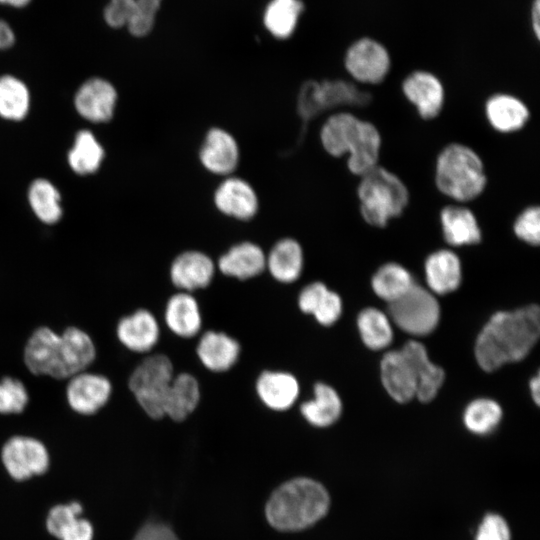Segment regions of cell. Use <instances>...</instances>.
Returning <instances> with one entry per match:
<instances>
[{"mask_svg": "<svg viewBox=\"0 0 540 540\" xmlns=\"http://www.w3.org/2000/svg\"><path fill=\"white\" fill-rule=\"evenodd\" d=\"M240 350L236 339L213 330L205 332L196 347L199 360L212 372L228 371L236 364Z\"/></svg>", "mask_w": 540, "mask_h": 540, "instance_id": "24", "label": "cell"}, {"mask_svg": "<svg viewBox=\"0 0 540 540\" xmlns=\"http://www.w3.org/2000/svg\"><path fill=\"white\" fill-rule=\"evenodd\" d=\"M475 540H511L509 525L499 514H486L477 528Z\"/></svg>", "mask_w": 540, "mask_h": 540, "instance_id": "43", "label": "cell"}, {"mask_svg": "<svg viewBox=\"0 0 540 540\" xmlns=\"http://www.w3.org/2000/svg\"><path fill=\"white\" fill-rule=\"evenodd\" d=\"M540 313L537 305L494 314L479 333L475 356L485 371L527 356L538 340Z\"/></svg>", "mask_w": 540, "mask_h": 540, "instance_id": "2", "label": "cell"}, {"mask_svg": "<svg viewBox=\"0 0 540 540\" xmlns=\"http://www.w3.org/2000/svg\"><path fill=\"white\" fill-rule=\"evenodd\" d=\"M381 378L386 391L395 401L405 403L416 397L414 369L402 350L390 351L383 356Z\"/></svg>", "mask_w": 540, "mask_h": 540, "instance_id": "21", "label": "cell"}, {"mask_svg": "<svg viewBox=\"0 0 540 540\" xmlns=\"http://www.w3.org/2000/svg\"><path fill=\"white\" fill-rule=\"evenodd\" d=\"M217 265L224 275L247 280L266 269V255L259 245L244 241L233 245L221 255Z\"/></svg>", "mask_w": 540, "mask_h": 540, "instance_id": "23", "label": "cell"}, {"mask_svg": "<svg viewBox=\"0 0 540 540\" xmlns=\"http://www.w3.org/2000/svg\"><path fill=\"white\" fill-rule=\"evenodd\" d=\"M343 66L354 83L377 85L389 75L392 57L380 39L362 35L348 45L343 55Z\"/></svg>", "mask_w": 540, "mask_h": 540, "instance_id": "9", "label": "cell"}, {"mask_svg": "<svg viewBox=\"0 0 540 540\" xmlns=\"http://www.w3.org/2000/svg\"><path fill=\"white\" fill-rule=\"evenodd\" d=\"M239 146L231 133L223 128L209 129L199 149V161L210 173L230 176L239 163Z\"/></svg>", "mask_w": 540, "mask_h": 540, "instance_id": "15", "label": "cell"}, {"mask_svg": "<svg viewBox=\"0 0 540 540\" xmlns=\"http://www.w3.org/2000/svg\"><path fill=\"white\" fill-rule=\"evenodd\" d=\"M328 288L321 282H313L305 286L298 296V307L305 314H311L327 292Z\"/></svg>", "mask_w": 540, "mask_h": 540, "instance_id": "45", "label": "cell"}, {"mask_svg": "<svg viewBox=\"0 0 540 540\" xmlns=\"http://www.w3.org/2000/svg\"><path fill=\"white\" fill-rule=\"evenodd\" d=\"M323 149L332 157L347 156V168L362 176L379 165L382 137L379 129L350 111L330 115L319 133Z\"/></svg>", "mask_w": 540, "mask_h": 540, "instance_id": "3", "label": "cell"}, {"mask_svg": "<svg viewBox=\"0 0 540 540\" xmlns=\"http://www.w3.org/2000/svg\"><path fill=\"white\" fill-rule=\"evenodd\" d=\"M530 391L533 400L538 405L540 400V378L539 375L533 377L530 381Z\"/></svg>", "mask_w": 540, "mask_h": 540, "instance_id": "49", "label": "cell"}, {"mask_svg": "<svg viewBox=\"0 0 540 540\" xmlns=\"http://www.w3.org/2000/svg\"><path fill=\"white\" fill-rule=\"evenodd\" d=\"M304 255L300 243L293 238L277 241L266 255V268L278 282L290 284L296 281L303 269Z\"/></svg>", "mask_w": 540, "mask_h": 540, "instance_id": "28", "label": "cell"}, {"mask_svg": "<svg viewBox=\"0 0 540 540\" xmlns=\"http://www.w3.org/2000/svg\"><path fill=\"white\" fill-rule=\"evenodd\" d=\"M32 0H0V4L14 8H23L30 4Z\"/></svg>", "mask_w": 540, "mask_h": 540, "instance_id": "50", "label": "cell"}, {"mask_svg": "<svg viewBox=\"0 0 540 540\" xmlns=\"http://www.w3.org/2000/svg\"><path fill=\"white\" fill-rule=\"evenodd\" d=\"M255 389L261 402L273 411H286L296 402L300 386L297 378L284 371H264Z\"/></svg>", "mask_w": 540, "mask_h": 540, "instance_id": "22", "label": "cell"}, {"mask_svg": "<svg viewBox=\"0 0 540 540\" xmlns=\"http://www.w3.org/2000/svg\"><path fill=\"white\" fill-rule=\"evenodd\" d=\"M15 43V33L10 24L0 19V50L8 49Z\"/></svg>", "mask_w": 540, "mask_h": 540, "instance_id": "48", "label": "cell"}, {"mask_svg": "<svg viewBox=\"0 0 540 540\" xmlns=\"http://www.w3.org/2000/svg\"><path fill=\"white\" fill-rule=\"evenodd\" d=\"M501 417L502 410L497 402L480 398L468 404L463 414V421L472 433L486 435L497 427Z\"/></svg>", "mask_w": 540, "mask_h": 540, "instance_id": "38", "label": "cell"}, {"mask_svg": "<svg viewBox=\"0 0 540 540\" xmlns=\"http://www.w3.org/2000/svg\"><path fill=\"white\" fill-rule=\"evenodd\" d=\"M391 320L404 332L415 336L431 333L440 318V307L431 292L414 284L403 296L389 303Z\"/></svg>", "mask_w": 540, "mask_h": 540, "instance_id": "10", "label": "cell"}, {"mask_svg": "<svg viewBox=\"0 0 540 540\" xmlns=\"http://www.w3.org/2000/svg\"><path fill=\"white\" fill-rule=\"evenodd\" d=\"M424 271L429 288L436 294L450 293L460 285L461 261L452 250L440 249L431 253L425 260Z\"/></svg>", "mask_w": 540, "mask_h": 540, "instance_id": "25", "label": "cell"}, {"mask_svg": "<svg viewBox=\"0 0 540 540\" xmlns=\"http://www.w3.org/2000/svg\"><path fill=\"white\" fill-rule=\"evenodd\" d=\"M304 11L302 0H269L263 10L262 23L273 38L286 40L296 32Z\"/></svg>", "mask_w": 540, "mask_h": 540, "instance_id": "29", "label": "cell"}, {"mask_svg": "<svg viewBox=\"0 0 540 540\" xmlns=\"http://www.w3.org/2000/svg\"><path fill=\"white\" fill-rule=\"evenodd\" d=\"M164 318L170 331L181 338L194 337L202 326L198 302L189 292L182 291L168 299Z\"/></svg>", "mask_w": 540, "mask_h": 540, "instance_id": "27", "label": "cell"}, {"mask_svg": "<svg viewBox=\"0 0 540 540\" xmlns=\"http://www.w3.org/2000/svg\"><path fill=\"white\" fill-rule=\"evenodd\" d=\"M401 91L424 120L440 115L445 104V88L441 79L426 69H416L405 76Z\"/></svg>", "mask_w": 540, "mask_h": 540, "instance_id": "12", "label": "cell"}, {"mask_svg": "<svg viewBox=\"0 0 540 540\" xmlns=\"http://www.w3.org/2000/svg\"><path fill=\"white\" fill-rule=\"evenodd\" d=\"M414 284L410 272L395 262L379 267L372 278L374 292L389 303L403 296Z\"/></svg>", "mask_w": 540, "mask_h": 540, "instance_id": "33", "label": "cell"}, {"mask_svg": "<svg viewBox=\"0 0 540 540\" xmlns=\"http://www.w3.org/2000/svg\"><path fill=\"white\" fill-rule=\"evenodd\" d=\"M342 312V301L340 296L329 289L317 304L312 315L317 322L324 326L334 324Z\"/></svg>", "mask_w": 540, "mask_h": 540, "instance_id": "44", "label": "cell"}, {"mask_svg": "<svg viewBox=\"0 0 540 540\" xmlns=\"http://www.w3.org/2000/svg\"><path fill=\"white\" fill-rule=\"evenodd\" d=\"M200 401V387L197 379L189 373L173 377L168 388L164 415L174 421L185 420Z\"/></svg>", "mask_w": 540, "mask_h": 540, "instance_id": "31", "label": "cell"}, {"mask_svg": "<svg viewBox=\"0 0 540 540\" xmlns=\"http://www.w3.org/2000/svg\"><path fill=\"white\" fill-rule=\"evenodd\" d=\"M135 9V0H109L103 10V19L111 28H126Z\"/></svg>", "mask_w": 540, "mask_h": 540, "instance_id": "42", "label": "cell"}, {"mask_svg": "<svg viewBox=\"0 0 540 540\" xmlns=\"http://www.w3.org/2000/svg\"><path fill=\"white\" fill-rule=\"evenodd\" d=\"M313 394V399L303 402L300 407L304 419L319 428L335 423L342 412V402L335 389L325 383H317Z\"/></svg>", "mask_w": 540, "mask_h": 540, "instance_id": "32", "label": "cell"}, {"mask_svg": "<svg viewBox=\"0 0 540 540\" xmlns=\"http://www.w3.org/2000/svg\"><path fill=\"white\" fill-rule=\"evenodd\" d=\"M215 265L204 252L188 250L180 253L170 266V279L183 292L207 287L214 276Z\"/></svg>", "mask_w": 540, "mask_h": 540, "instance_id": "17", "label": "cell"}, {"mask_svg": "<svg viewBox=\"0 0 540 540\" xmlns=\"http://www.w3.org/2000/svg\"><path fill=\"white\" fill-rule=\"evenodd\" d=\"M434 182L442 195L465 204L484 192L488 178L480 155L466 144L453 142L437 155Z\"/></svg>", "mask_w": 540, "mask_h": 540, "instance_id": "5", "label": "cell"}, {"mask_svg": "<svg viewBox=\"0 0 540 540\" xmlns=\"http://www.w3.org/2000/svg\"><path fill=\"white\" fill-rule=\"evenodd\" d=\"M173 377V364L164 354L146 357L131 373L129 390L149 417L165 416V399Z\"/></svg>", "mask_w": 540, "mask_h": 540, "instance_id": "8", "label": "cell"}, {"mask_svg": "<svg viewBox=\"0 0 540 540\" xmlns=\"http://www.w3.org/2000/svg\"><path fill=\"white\" fill-rule=\"evenodd\" d=\"M213 202L223 215L241 221L252 219L259 209L258 196L252 185L231 175L217 186Z\"/></svg>", "mask_w": 540, "mask_h": 540, "instance_id": "14", "label": "cell"}, {"mask_svg": "<svg viewBox=\"0 0 540 540\" xmlns=\"http://www.w3.org/2000/svg\"><path fill=\"white\" fill-rule=\"evenodd\" d=\"M133 540H179L173 530L162 523H148L143 526Z\"/></svg>", "mask_w": 540, "mask_h": 540, "instance_id": "46", "label": "cell"}, {"mask_svg": "<svg viewBox=\"0 0 540 540\" xmlns=\"http://www.w3.org/2000/svg\"><path fill=\"white\" fill-rule=\"evenodd\" d=\"M529 24L534 38L540 37V0H532L529 7Z\"/></svg>", "mask_w": 540, "mask_h": 540, "instance_id": "47", "label": "cell"}, {"mask_svg": "<svg viewBox=\"0 0 540 540\" xmlns=\"http://www.w3.org/2000/svg\"><path fill=\"white\" fill-rule=\"evenodd\" d=\"M515 236L521 241L537 246L540 243V208L537 205L525 207L516 216L512 226Z\"/></svg>", "mask_w": 540, "mask_h": 540, "instance_id": "41", "label": "cell"}, {"mask_svg": "<svg viewBox=\"0 0 540 540\" xmlns=\"http://www.w3.org/2000/svg\"><path fill=\"white\" fill-rule=\"evenodd\" d=\"M163 0H135L136 9L126 29L135 37H145L154 29Z\"/></svg>", "mask_w": 540, "mask_h": 540, "instance_id": "40", "label": "cell"}, {"mask_svg": "<svg viewBox=\"0 0 540 540\" xmlns=\"http://www.w3.org/2000/svg\"><path fill=\"white\" fill-rule=\"evenodd\" d=\"M159 335V324L155 316L147 309H138L122 317L116 326L119 342L136 353L150 351L157 344Z\"/></svg>", "mask_w": 540, "mask_h": 540, "instance_id": "19", "label": "cell"}, {"mask_svg": "<svg viewBox=\"0 0 540 540\" xmlns=\"http://www.w3.org/2000/svg\"><path fill=\"white\" fill-rule=\"evenodd\" d=\"M112 394L110 380L100 374L82 371L69 378L65 389L71 410L82 416H91L106 406Z\"/></svg>", "mask_w": 540, "mask_h": 540, "instance_id": "13", "label": "cell"}, {"mask_svg": "<svg viewBox=\"0 0 540 540\" xmlns=\"http://www.w3.org/2000/svg\"><path fill=\"white\" fill-rule=\"evenodd\" d=\"M29 403V393L18 378L5 376L0 379V414H19Z\"/></svg>", "mask_w": 540, "mask_h": 540, "instance_id": "39", "label": "cell"}, {"mask_svg": "<svg viewBox=\"0 0 540 540\" xmlns=\"http://www.w3.org/2000/svg\"><path fill=\"white\" fill-rule=\"evenodd\" d=\"M82 506L78 502L53 507L48 514V531L60 540H92L91 523L80 518Z\"/></svg>", "mask_w": 540, "mask_h": 540, "instance_id": "30", "label": "cell"}, {"mask_svg": "<svg viewBox=\"0 0 540 540\" xmlns=\"http://www.w3.org/2000/svg\"><path fill=\"white\" fill-rule=\"evenodd\" d=\"M358 330L363 343L372 350L387 347L393 338L388 316L376 308H366L358 316Z\"/></svg>", "mask_w": 540, "mask_h": 540, "instance_id": "34", "label": "cell"}, {"mask_svg": "<svg viewBox=\"0 0 540 540\" xmlns=\"http://www.w3.org/2000/svg\"><path fill=\"white\" fill-rule=\"evenodd\" d=\"M484 113L491 128L499 133H515L524 128L530 118L526 103L516 95L498 92L487 98Z\"/></svg>", "mask_w": 540, "mask_h": 540, "instance_id": "16", "label": "cell"}, {"mask_svg": "<svg viewBox=\"0 0 540 540\" xmlns=\"http://www.w3.org/2000/svg\"><path fill=\"white\" fill-rule=\"evenodd\" d=\"M371 99L370 93L354 82L343 79L309 80L299 91L297 110L304 120L309 121L327 110L364 107Z\"/></svg>", "mask_w": 540, "mask_h": 540, "instance_id": "7", "label": "cell"}, {"mask_svg": "<svg viewBox=\"0 0 540 540\" xmlns=\"http://www.w3.org/2000/svg\"><path fill=\"white\" fill-rule=\"evenodd\" d=\"M1 459L10 476L19 481L43 474L49 466L45 445L24 435L13 436L5 442Z\"/></svg>", "mask_w": 540, "mask_h": 540, "instance_id": "11", "label": "cell"}, {"mask_svg": "<svg viewBox=\"0 0 540 540\" xmlns=\"http://www.w3.org/2000/svg\"><path fill=\"white\" fill-rule=\"evenodd\" d=\"M439 222L445 241L454 247L474 245L482 232L475 213L465 204L453 203L439 212Z\"/></svg>", "mask_w": 540, "mask_h": 540, "instance_id": "20", "label": "cell"}, {"mask_svg": "<svg viewBox=\"0 0 540 540\" xmlns=\"http://www.w3.org/2000/svg\"><path fill=\"white\" fill-rule=\"evenodd\" d=\"M359 178V213L368 225L383 228L403 214L409 204L410 193L396 173L379 164Z\"/></svg>", "mask_w": 540, "mask_h": 540, "instance_id": "6", "label": "cell"}, {"mask_svg": "<svg viewBox=\"0 0 540 540\" xmlns=\"http://www.w3.org/2000/svg\"><path fill=\"white\" fill-rule=\"evenodd\" d=\"M96 358V347L84 330L69 326L57 333L40 326L29 336L23 351L28 371L35 376L69 379L85 371Z\"/></svg>", "mask_w": 540, "mask_h": 540, "instance_id": "1", "label": "cell"}, {"mask_svg": "<svg viewBox=\"0 0 540 540\" xmlns=\"http://www.w3.org/2000/svg\"><path fill=\"white\" fill-rule=\"evenodd\" d=\"M104 150L95 136L88 130L80 131L68 154V162L78 174L94 173L100 167Z\"/></svg>", "mask_w": 540, "mask_h": 540, "instance_id": "35", "label": "cell"}, {"mask_svg": "<svg viewBox=\"0 0 540 540\" xmlns=\"http://www.w3.org/2000/svg\"><path fill=\"white\" fill-rule=\"evenodd\" d=\"M330 498L319 482L309 478H295L279 486L270 496L266 518L280 531L305 529L325 516Z\"/></svg>", "mask_w": 540, "mask_h": 540, "instance_id": "4", "label": "cell"}, {"mask_svg": "<svg viewBox=\"0 0 540 540\" xmlns=\"http://www.w3.org/2000/svg\"><path fill=\"white\" fill-rule=\"evenodd\" d=\"M117 92L113 85L102 78H91L79 88L75 96L78 113L92 122H106L113 116Z\"/></svg>", "mask_w": 540, "mask_h": 540, "instance_id": "18", "label": "cell"}, {"mask_svg": "<svg viewBox=\"0 0 540 540\" xmlns=\"http://www.w3.org/2000/svg\"><path fill=\"white\" fill-rule=\"evenodd\" d=\"M28 199L35 215L42 222L53 224L61 218L60 194L48 180H35L29 188Z\"/></svg>", "mask_w": 540, "mask_h": 540, "instance_id": "37", "label": "cell"}, {"mask_svg": "<svg viewBox=\"0 0 540 540\" xmlns=\"http://www.w3.org/2000/svg\"><path fill=\"white\" fill-rule=\"evenodd\" d=\"M401 350L414 369L417 380L416 397L422 402L431 401L444 381L443 369L429 360L425 347L417 341L407 342Z\"/></svg>", "mask_w": 540, "mask_h": 540, "instance_id": "26", "label": "cell"}, {"mask_svg": "<svg viewBox=\"0 0 540 540\" xmlns=\"http://www.w3.org/2000/svg\"><path fill=\"white\" fill-rule=\"evenodd\" d=\"M27 86L12 75L0 77V116L9 120L23 119L29 110Z\"/></svg>", "mask_w": 540, "mask_h": 540, "instance_id": "36", "label": "cell"}]
</instances>
